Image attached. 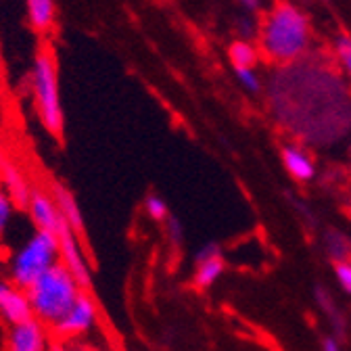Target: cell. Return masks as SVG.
<instances>
[{
    "label": "cell",
    "mask_w": 351,
    "mask_h": 351,
    "mask_svg": "<svg viewBox=\"0 0 351 351\" xmlns=\"http://www.w3.org/2000/svg\"><path fill=\"white\" fill-rule=\"evenodd\" d=\"M272 82V103L280 121L310 141H330L351 123V105L332 69L305 61L287 65Z\"/></svg>",
    "instance_id": "cell-1"
},
{
    "label": "cell",
    "mask_w": 351,
    "mask_h": 351,
    "mask_svg": "<svg viewBox=\"0 0 351 351\" xmlns=\"http://www.w3.org/2000/svg\"><path fill=\"white\" fill-rule=\"evenodd\" d=\"M310 44L307 17L289 0H276L274 7L263 15L259 27L261 55L272 65H289L297 61Z\"/></svg>",
    "instance_id": "cell-2"
},
{
    "label": "cell",
    "mask_w": 351,
    "mask_h": 351,
    "mask_svg": "<svg viewBox=\"0 0 351 351\" xmlns=\"http://www.w3.org/2000/svg\"><path fill=\"white\" fill-rule=\"evenodd\" d=\"M27 84L32 93V105L40 125L51 136L61 138L65 130V111L59 86V63L55 47L51 42H44L38 47L29 67Z\"/></svg>",
    "instance_id": "cell-3"
},
{
    "label": "cell",
    "mask_w": 351,
    "mask_h": 351,
    "mask_svg": "<svg viewBox=\"0 0 351 351\" xmlns=\"http://www.w3.org/2000/svg\"><path fill=\"white\" fill-rule=\"evenodd\" d=\"M82 291L84 289L77 285L71 272L59 261L55 268H51L27 289L34 318L47 328H53L67 314Z\"/></svg>",
    "instance_id": "cell-4"
},
{
    "label": "cell",
    "mask_w": 351,
    "mask_h": 351,
    "mask_svg": "<svg viewBox=\"0 0 351 351\" xmlns=\"http://www.w3.org/2000/svg\"><path fill=\"white\" fill-rule=\"evenodd\" d=\"M61 261L59 237L47 230H32L9 255L7 276L21 289H29L40 276Z\"/></svg>",
    "instance_id": "cell-5"
},
{
    "label": "cell",
    "mask_w": 351,
    "mask_h": 351,
    "mask_svg": "<svg viewBox=\"0 0 351 351\" xmlns=\"http://www.w3.org/2000/svg\"><path fill=\"white\" fill-rule=\"evenodd\" d=\"M99 326V305L88 291H82L75 303L67 310V314L49 328L57 341L69 343L90 335Z\"/></svg>",
    "instance_id": "cell-6"
},
{
    "label": "cell",
    "mask_w": 351,
    "mask_h": 351,
    "mask_svg": "<svg viewBox=\"0 0 351 351\" xmlns=\"http://www.w3.org/2000/svg\"><path fill=\"white\" fill-rule=\"evenodd\" d=\"M57 237H59V245H61V263L71 272V276L77 280V285L84 291H88L93 285V266L84 251L82 237L77 232H73L67 224L61 228V232Z\"/></svg>",
    "instance_id": "cell-7"
},
{
    "label": "cell",
    "mask_w": 351,
    "mask_h": 351,
    "mask_svg": "<svg viewBox=\"0 0 351 351\" xmlns=\"http://www.w3.org/2000/svg\"><path fill=\"white\" fill-rule=\"evenodd\" d=\"M25 213H27L29 222L34 224L36 230H47V232L59 234L61 228L67 224L61 215V211H59V207H57L55 197L51 195V189L34 186L29 203L25 207Z\"/></svg>",
    "instance_id": "cell-8"
},
{
    "label": "cell",
    "mask_w": 351,
    "mask_h": 351,
    "mask_svg": "<svg viewBox=\"0 0 351 351\" xmlns=\"http://www.w3.org/2000/svg\"><path fill=\"white\" fill-rule=\"evenodd\" d=\"M34 318L27 291L17 287L7 274H0V322L15 326Z\"/></svg>",
    "instance_id": "cell-9"
},
{
    "label": "cell",
    "mask_w": 351,
    "mask_h": 351,
    "mask_svg": "<svg viewBox=\"0 0 351 351\" xmlns=\"http://www.w3.org/2000/svg\"><path fill=\"white\" fill-rule=\"evenodd\" d=\"M49 345L51 330L36 318L9 326L7 351H49Z\"/></svg>",
    "instance_id": "cell-10"
},
{
    "label": "cell",
    "mask_w": 351,
    "mask_h": 351,
    "mask_svg": "<svg viewBox=\"0 0 351 351\" xmlns=\"http://www.w3.org/2000/svg\"><path fill=\"white\" fill-rule=\"evenodd\" d=\"M0 186H3V191L9 195V199L15 203L17 209L25 211V207L29 203V197H32V191H34L36 184L29 180V176L25 173L23 165L17 163L11 157V161L7 163L3 173H0Z\"/></svg>",
    "instance_id": "cell-11"
},
{
    "label": "cell",
    "mask_w": 351,
    "mask_h": 351,
    "mask_svg": "<svg viewBox=\"0 0 351 351\" xmlns=\"http://www.w3.org/2000/svg\"><path fill=\"white\" fill-rule=\"evenodd\" d=\"M25 5V17L29 27L42 36L49 38L57 29V0H23Z\"/></svg>",
    "instance_id": "cell-12"
},
{
    "label": "cell",
    "mask_w": 351,
    "mask_h": 351,
    "mask_svg": "<svg viewBox=\"0 0 351 351\" xmlns=\"http://www.w3.org/2000/svg\"><path fill=\"white\" fill-rule=\"evenodd\" d=\"M51 195L55 197L57 207H59L63 219L67 222V226L73 232H77L80 237H84V215H82V209L75 201V195L61 182L51 184Z\"/></svg>",
    "instance_id": "cell-13"
},
{
    "label": "cell",
    "mask_w": 351,
    "mask_h": 351,
    "mask_svg": "<svg viewBox=\"0 0 351 351\" xmlns=\"http://www.w3.org/2000/svg\"><path fill=\"white\" fill-rule=\"evenodd\" d=\"M280 157H282L285 169L289 171L291 178H295L297 182H312L314 180L316 165H314L312 157L307 155L303 149H299V147H285Z\"/></svg>",
    "instance_id": "cell-14"
},
{
    "label": "cell",
    "mask_w": 351,
    "mask_h": 351,
    "mask_svg": "<svg viewBox=\"0 0 351 351\" xmlns=\"http://www.w3.org/2000/svg\"><path fill=\"white\" fill-rule=\"evenodd\" d=\"M226 270V263L222 257H213V259H207V261H201V263H195V274H193V282L197 289L201 291H207L211 289L219 278H222Z\"/></svg>",
    "instance_id": "cell-15"
},
{
    "label": "cell",
    "mask_w": 351,
    "mask_h": 351,
    "mask_svg": "<svg viewBox=\"0 0 351 351\" xmlns=\"http://www.w3.org/2000/svg\"><path fill=\"white\" fill-rule=\"evenodd\" d=\"M314 295H316V303H318V307L322 310V314L328 316V320L332 322V326H335L337 330L343 332V330H345V320H343V314H341V310L337 307V303L332 301L328 289L322 287V285H318V287L314 289Z\"/></svg>",
    "instance_id": "cell-16"
},
{
    "label": "cell",
    "mask_w": 351,
    "mask_h": 351,
    "mask_svg": "<svg viewBox=\"0 0 351 351\" xmlns=\"http://www.w3.org/2000/svg\"><path fill=\"white\" fill-rule=\"evenodd\" d=\"M228 57L234 65V69H253L257 63V51L251 47L249 42H232L228 49Z\"/></svg>",
    "instance_id": "cell-17"
},
{
    "label": "cell",
    "mask_w": 351,
    "mask_h": 351,
    "mask_svg": "<svg viewBox=\"0 0 351 351\" xmlns=\"http://www.w3.org/2000/svg\"><path fill=\"white\" fill-rule=\"evenodd\" d=\"M19 209L15 207V203L3 191V186H0V241L9 234V230H11L13 222H15V213Z\"/></svg>",
    "instance_id": "cell-18"
},
{
    "label": "cell",
    "mask_w": 351,
    "mask_h": 351,
    "mask_svg": "<svg viewBox=\"0 0 351 351\" xmlns=\"http://www.w3.org/2000/svg\"><path fill=\"white\" fill-rule=\"evenodd\" d=\"M349 247H351L349 241L341 232H326V237H324V249H326V253L335 261L351 259L349 257Z\"/></svg>",
    "instance_id": "cell-19"
},
{
    "label": "cell",
    "mask_w": 351,
    "mask_h": 351,
    "mask_svg": "<svg viewBox=\"0 0 351 351\" xmlns=\"http://www.w3.org/2000/svg\"><path fill=\"white\" fill-rule=\"evenodd\" d=\"M145 213L151 219H155V222H165V219L169 217V207H167L163 197H159L155 193H149L145 197Z\"/></svg>",
    "instance_id": "cell-20"
},
{
    "label": "cell",
    "mask_w": 351,
    "mask_h": 351,
    "mask_svg": "<svg viewBox=\"0 0 351 351\" xmlns=\"http://www.w3.org/2000/svg\"><path fill=\"white\" fill-rule=\"evenodd\" d=\"M335 280L339 289L351 297V259L335 261Z\"/></svg>",
    "instance_id": "cell-21"
},
{
    "label": "cell",
    "mask_w": 351,
    "mask_h": 351,
    "mask_svg": "<svg viewBox=\"0 0 351 351\" xmlns=\"http://www.w3.org/2000/svg\"><path fill=\"white\" fill-rule=\"evenodd\" d=\"M165 232H167V241H169L171 245L180 247V245L184 243V226H182V222H180L178 217L169 215V217L165 219Z\"/></svg>",
    "instance_id": "cell-22"
},
{
    "label": "cell",
    "mask_w": 351,
    "mask_h": 351,
    "mask_svg": "<svg viewBox=\"0 0 351 351\" xmlns=\"http://www.w3.org/2000/svg\"><path fill=\"white\" fill-rule=\"evenodd\" d=\"M337 53H339V57H341L345 69H347L349 75H351V38H349V36L341 34V36L337 38Z\"/></svg>",
    "instance_id": "cell-23"
},
{
    "label": "cell",
    "mask_w": 351,
    "mask_h": 351,
    "mask_svg": "<svg viewBox=\"0 0 351 351\" xmlns=\"http://www.w3.org/2000/svg\"><path fill=\"white\" fill-rule=\"evenodd\" d=\"M213 257H222V247H219V243H215V241H209L195 253V263H201V261H207Z\"/></svg>",
    "instance_id": "cell-24"
},
{
    "label": "cell",
    "mask_w": 351,
    "mask_h": 351,
    "mask_svg": "<svg viewBox=\"0 0 351 351\" xmlns=\"http://www.w3.org/2000/svg\"><path fill=\"white\" fill-rule=\"evenodd\" d=\"M237 75H239V80L249 88V90H253V93L259 90V80H257V75L253 73V69H237Z\"/></svg>",
    "instance_id": "cell-25"
},
{
    "label": "cell",
    "mask_w": 351,
    "mask_h": 351,
    "mask_svg": "<svg viewBox=\"0 0 351 351\" xmlns=\"http://www.w3.org/2000/svg\"><path fill=\"white\" fill-rule=\"evenodd\" d=\"M11 161V155H9V147H7V141L0 136V173L7 167V163Z\"/></svg>",
    "instance_id": "cell-26"
},
{
    "label": "cell",
    "mask_w": 351,
    "mask_h": 351,
    "mask_svg": "<svg viewBox=\"0 0 351 351\" xmlns=\"http://www.w3.org/2000/svg\"><path fill=\"white\" fill-rule=\"evenodd\" d=\"M322 351H343V349H341L339 339L335 335H330V337H324L322 339Z\"/></svg>",
    "instance_id": "cell-27"
},
{
    "label": "cell",
    "mask_w": 351,
    "mask_h": 351,
    "mask_svg": "<svg viewBox=\"0 0 351 351\" xmlns=\"http://www.w3.org/2000/svg\"><path fill=\"white\" fill-rule=\"evenodd\" d=\"M3 97H5V82H3V71H0V105H3Z\"/></svg>",
    "instance_id": "cell-28"
},
{
    "label": "cell",
    "mask_w": 351,
    "mask_h": 351,
    "mask_svg": "<svg viewBox=\"0 0 351 351\" xmlns=\"http://www.w3.org/2000/svg\"><path fill=\"white\" fill-rule=\"evenodd\" d=\"M241 3L249 9H257V0H241Z\"/></svg>",
    "instance_id": "cell-29"
}]
</instances>
